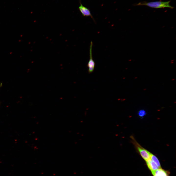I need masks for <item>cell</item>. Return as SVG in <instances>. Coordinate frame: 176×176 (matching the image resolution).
<instances>
[{"label":"cell","mask_w":176,"mask_h":176,"mask_svg":"<svg viewBox=\"0 0 176 176\" xmlns=\"http://www.w3.org/2000/svg\"><path fill=\"white\" fill-rule=\"evenodd\" d=\"M150 158L156 164L159 168H161L160 162L155 155L151 153Z\"/></svg>","instance_id":"obj_7"},{"label":"cell","mask_w":176,"mask_h":176,"mask_svg":"<svg viewBox=\"0 0 176 176\" xmlns=\"http://www.w3.org/2000/svg\"><path fill=\"white\" fill-rule=\"evenodd\" d=\"M170 1H155L147 2L144 1L140 2L135 5V6H146L148 7L156 9L168 8L173 9L174 7L170 5Z\"/></svg>","instance_id":"obj_1"},{"label":"cell","mask_w":176,"mask_h":176,"mask_svg":"<svg viewBox=\"0 0 176 176\" xmlns=\"http://www.w3.org/2000/svg\"><path fill=\"white\" fill-rule=\"evenodd\" d=\"M2 83H1V84L0 85V88L2 86Z\"/></svg>","instance_id":"obj_9"},{"label":"cell","mask_w":176,"mask_h":176,"mask_svg":"<svg viewBox=\"0 0 176 176\" xmlns=\"http://www.w3.org/2000/svg\"><path fill=\"white\" fill-rule=\"evenodd\" d=\"M146 161L148 167L154 176L156 171L159 168L156 164L150 158Z\"/></svg>","instance_id":"obj_5"},{"label":"cell","mask_w":176,"mask_h":176,"mask_svg":"<svg viewBox=\"0 0 176 176\" xmlns=\"http://www.w3.org/2000/svg\"><path fill=\"white\" fill-rule=\"evenodd\" d=\"M80 6L78 7V9L83 16H90L95 22V20L92 15L89 9L83 6L81 2V0H79Z\"/></svg>","instance_id":"obj_4"},{"label":"cell","mask_w":176,"mask_h":176,"mask_svg":"<svg viewBox=\"0 0 176 176\" xmlns=\"http://www.w3.org/2000/svg\"><path fill=\"white\" fill-rule=\"evenodd\" d=\"M131 138L132 140V143L138 151L142 158L145 161L150 159L151 153L139 144L133 136H131Z\"/></svg>","instance_id":"obj_2"},{"label":"cell","mask_w":176,"mask_h":176,"mask_svg":"<svg viewBox=\"0 0 176 176\" xmlns=\"http://www.w3.org/2000/svg\"><path fill=\"white\" fill-rule=\"evenodd\" d=\"M138 115L139 116L141 117H143L146 114V112L143 110H141L138 112Z\"/></svg>","instance_id":"obj_8"},{"label":"cell","mask_w":176,"mask_h":176,"mask_svg":"<svg viewBox=\"0 0 176 176\" xmlns=\"http://www.w3.org/2000/svg\"><path fill=\"white\" fill-rule=\"evenodd\" d=\"M154 176H168V172L161 168L156 171Z\"/></svg>","instance_id":"obj_6"},{"label":"cell","mask_w":176,"mask_h":176,"mask_svg":"<svg viewBox=\"0 0 176 176\" xmlns=\"http://www.w3.org/2000/svg\"><path fill=\"white\" fill-rule=\"evenodd\" d=\"M93 42L91 41L90 43L89 49V59L87 64L88 68V72L89 73L93 72L94 70L95 63L93 59L92 55V47Z\"/></svg>","instance_id":"obj_3"}]
</instances>
